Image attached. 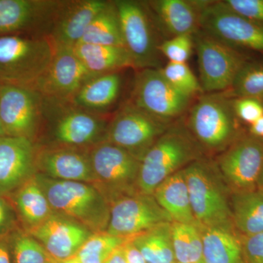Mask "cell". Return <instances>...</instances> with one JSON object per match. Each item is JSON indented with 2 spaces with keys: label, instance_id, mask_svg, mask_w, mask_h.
<instances>
[{
  "label": "cell",
  "instance_id": "cell-14",
  "mask_svg": "<svg viewBox=\"0 0 263 263\" xmlns=\"http://www.w3.org/2000/svg\"><path fill=\"white\" fill-rule=\"evenodd\" d=\"M42 105L43 96L35 89L0 84V119L7 136L34 142L42 124Z\"/></svg>",
  "mask_w": 263,
  "mask_h": 263
},
{
  "label": "cell",
  "instance_id": "cell-12",
  "mask_svg": "<svg viewBox=\"0 0 263 263\" xmlns=\"http://www.w3.org/2000/svg\"><path fill=\"white\" fill-rule=\"evenodd\" d=\"M199 24L202 32L232 47L263 53V24L235 13L222 1L200 2Z\"/></svg>",
  "mask_w": 263,
  "mask_h": 263
},
{
  "label": "cell",
  "instance_id": "cell-9",
  "mask_svg": "<svg viewBox=\"0 0 263 263\" xmlns=\"http://www.w3.org/2000/svg\"><path fill=\"white\" fill-rule=\"evenodd\" d=\"M198 58L202 91L216 93L231 89L235 77L247 62L235 48L204 32L193 35Z\"/></svg>",
  "mask_w": 263,
  "mask_h": 263
},
{
  "label": "cell",
  "instance_id": "cell-35",
  "mask_svg": "<svg viewBox=\"0 0 263 263\" xmlns=\"http://www.w3.org/2000/svg\"><path fill=\"white\" fill-rule=\"evenodd\" d=\"M160 70L166 80L183 94L193 98L194 95L203 92L187 64L169 62Z\"/></svg>",
  "mask_w": 263,
  "mask_h": 263
},
{
  "label": "cell",
  "instance_id": "cell-34",
  "mask_svg": "<svg viewBox=\"0 0 263 263\" xmlns=\"http://www.w3.org/2000/svg\"><path fill=\"white\" fill-rule=\"evenodd\" d=\"M238 98H253L263 102V62H246L232 85Z\"/></svg>",
  "mask_w": 263,
  "mask_h": 263
},
{
  "label": "cell",
  "instance_id": "cell-20",
  "mask_svg": "<svg viewBox=\"0 0 263 263\" xmlns=\"http://www.w3.org/2000/svg\"><path fill=\"white\" fill-rule=\"evenodd\" d=\"M108 0H62L50 37L56 46L74 47Z\"/></svg>",
  "mask_w": 263,
  "mask_h": 263
},
{
  "label": "cell",
  "instance_id": "cell-42",
  "mask_svg": "<svg viewBox=\"0 0 263 263\" xmlns=\"http://www.w3.org/2000/svg\"><path fill=\"white\" fill-rule=\"evenodd\" d=\"M0 263H12L8 241L3 238H0Z\"/></svg>",
  "mask_w": 263,
  "mask_h": 263
},
{
  "label": "cell",
  "instance_id": "cell-11",
  "mask_svg": "<svg viewBox=\"0 0 263 263\" xmlns=\"http://www.w3.org/2000/svg\"><path fill=\"white\" fill-rule=\"evenodd\" d=\"M170 125L129 102L109 122L103 141L127 150L141 160Z\"/></svg>",
  "mask_w": 263,
  "mask_h": 263
},
{
  "label": "cell",
  "instance_id": "cell-38",
  "mask_svg": "<svg viewBox=\"0 0 263 263\" xmlns=\"http://www.w3.org/2000/svg\"><path fill=\"white\" fill-rule=\"evenodd\" d=\"M223 3L235 13L263 24V0H226Z\"/></svg>",
  "mask_w": 263,
  "mask_h": 263
},
{
  "label": "cell",
  "instance_id": "cell-32",
  "mask_svg": "<svg viewBox=\"0 0 263 263\" xmlns=\"http://www.w3.org/2000/svg\"><path fill=\"white\" fill-rule=\"evenodd\" d=\"M12 263H54L38 240L25 230L18 228L6 238Z\"/></svg>",
  "mask_w": 263,
  "mask_h": 263
},
{
  "label": "cell",
  "instance_id": "cell-46",
  "mask_svg": "<svg viewBox=\"0 0 263 263\" xmlns=\"http://www.w3.org/2000/svg\"><path fill=\"white\" fill-rule=\"evenodd\" d=\"M257 190L263 193V170L261 173L260 176H259L258 182H257Z\"/></svg>",
  "mask_w": 263,
  "mask_h": 263
},
{
  "label": "cell",
  "instance_id": "cell-17",
  "mask_svg": "<svg viewBox=\"0 0 263 263\" xmlns=\"http://www.w3.org/2000/svg\"><path fill=\"white\" fill-rule=\"evenodd\" d=\"M94 77L76 55L73 47L56 46L51 65L34 89L45 98L71 100Z\"/></svg>",
  "mask_w": 263,
  "mask_h": 263
},
{
  "label": "cell",
  "instance_id": "cell-29",
  "mask_svg": "<svg viewBox=\"0 0 263 263\" xmlns=\"http://www.w3.org/2000/svg\"><path fill=\"white\" fill-rule=\"evenodd\" d=\"M147 263H174L172 222H166L128 238Z\"/></svg>",
  "mask_w": 263,
  "mask_h": 263
},
{
  "label": "cell",
  "instance_id": "cell-39",
  "mask_svg": "<svg viewBox=\"0 0 263 263\" xmlns=\"http://www.w3.org/2000/svg\"><path fill=\"white\" fill-rule=\"evenodd\" d=\"M18 217L13 203L0 196V238L6 239L15 230L18 229Z\"/></svg>",
  "mask_w": 263,
  "mask_h": 263
},
{
  "label": "cell",
  "instance_id": "cell-36",
  "mask_svg": "<svg viewBox=\"0 0 263 263\" xmlns=\"http://www.w3.org/2000/svg\"><path fill=\"white\" fill-rule=\"evenodd\" d=\"M194 44L193 35L175 36L159 45V51L169 62L186 63L191 56Z\"/></svg>",
  "mask_w": 263,
  "mask_h": 263
},
{
  "label": "cell",
  "instance_id": "cell-5",
  "mask_svg": "<svg viewBox=\"0 0 263 263\" xmlns=\"http://www.w3.org/2000/svg\"><path fill=\"white\" fill-rule=\"evenodd\" d=\"M183 172L197 226L235 228L226 187L212 164L198 159Z\"/></svg>",
  "mask_w": 263,
  "mask_h": 263
},
{
  "label": "cell",
  "instance_id": "cell-8",
  "mask_svg": "<svg viewBox=\"0 0 263 263\" xmlns=\"http://www.w3.org/2000/svg\"><path fill=\"white\" fill-rule=\"evenodd\" d=\"M191 97L174 87L160 69L140 70L135 76L130 103L152 117L171 124L189 108Z\"/></svg>",
  "mask_w": 263,
  "mask_h": 263
},
{
  "label": "cell",
  "instance_id": "cell-21",
  "mask_svg": "<svg viewBox=\"0 0 263 263\" xmlns=\"http://www.w3.org/2000/svg\"><path fill=\"white\" fill-rule=\"evenodd\" d=\"M37 148L36 164L39 174L53 179L79 181L95 186L96 178L87 153L75 148Z\"/></svg>",
  "mask_w": 263,
  "mask_h": 263
},
{
  "label": "cell",
  "instance_id": "cell-28",
  "mask_svg": "<svg viewBox=\"0 0 263 263\" xmlns=\"http://www.w3.org/2000/svg\"><path fill=\"white\" fill-rule=\"evenodd\" d=\"M232 217L235 230L241 235L263 233V193L258 190L233 193Z\"/></svg>",
  "mask_w": 263,
  "mask_h": 263
},
{
  "label": "cell",
  "instance_id": "cell-40",
  "mask_svg": "<svg viewBox=\"0 0 263 263\" xmlns=\"http://www.w3.org/2000/svg\"><path fill=\"white\" fill-rule=\"evenodd\" d=\"M240 235L245 263H263V233Z\"/></svg>",
  "mask_w": 263,
  "mask_h": 263
},
{
  "label": "cell",
  "instance_id": "cell-25",
  "mask_svg": "<svg viewBox=\"0 0 263 263\" xmlns=\"http://www.w3.org/2000/svg\"><path fill=\"white\" fill-rule=\"evenodd\" d=\"M11 195L12 203L26 231L39 226L54 213L36 180L35 175Z\"/></svg>",
  "mask_w": 263,
  "mask_h": 263
},
{
  "label": "cell",
  "instance_id": "cell-45",
  "mask_svg": "<svg viewBox=\"0 0 263 263\" xmlns=\"http://www.w3.org/2000/svg\"><path fill=\"white\" fill-rule=\"evenodd\" d=\"M54 263H81L80 261L79 260V259L77 257H71V258L65 259V260H56Z\"/></svg>",
  "mask_w": 263,
  "mask_h": 263
},
{
  "label": "cell",
  "instance_id": "cell-1",
  "mask_svg": "<svg viewBox=\"0 0 263 263\" xmlns=\"http://www.w3.org/2000/svg\"><path fill=\"white\" fill-rule=\"evenodd\" d=\"M35 178L55 214L79 223L93 233L106 231L110 202L96 186L53 179L39 173Z\"/></svg>",
  "mask_w": 263,
  "mask_h": 263
},
{
  "label": "cell",
  "instance_id": "cell-18",
  "mask_svg": "<svg viewBox=\"0 0 263 263\" xmlns=\"http://www.w3.org/2000/svg\"><path fill=\"white\" fill-rule=\"evenodd\" d=\"M37 151L27 138H0V196H10L37 174Z\"/></svg>",
  "mask_w": 263,
  "mask_h": 263
},
{
  "label": "cell",
  "instance_id": "cell-31",
  "mask_svg": "<svg viewBox=\"0 0 263 263\" xmlns=\"http://www.w3.org/2000/svg\"><path fill=\"white\" fill-rule=\"evenodd\" d=\"M172 242L176 263H203L201 233L197 224L173 221Z\"/></svg>",
  "mask_w": 263,
  "mask_h": 263
},
{
  "label": "cell",
  "instance_id": "cell-3",
  "mask_svg": "<svg viewBox=\"0 0 263 263\" xmlns=\"http://www.w3.org/2000/svg\"><path fill=\"white\" fill-rule=\"evenodd\" d=\"M56 45L49 36L0 37V84L34 89L51 65Z\"/></svg>",
  "mask_w": 263,
  "mask_h": 263
},
{
  "label": "cell",
  "instance_id": "cell-27",
  "mask_svg": "<svg viewBox=\"0 0 263 263\" xmlns=\"http://www.w3.org/2000/svg\"><path fill=\"white\" fill-rule=\"evenodd\" d=\"M73 48L86 68L95 76L133 67L129 53L122 46L79 43Z\"/></svg>",
  "mask_w": 263,
  "mask_h": 263
},
{
  "label": "cell",
  "instance_id": "cell-22",
  "mask_svg": "<svg viewBox=\"0 0 263 263\" xmlns=\"http://www.w3.org/2000/svg\"><path fill=\"white\" fill-rule=\"evenodd\" d=\"M156 19L171 35H193L200 28V3L183 0H155L146 3Z\"/></svg>",
  "mask_w": 263,
  "mask_h": 263
},
{
  "label": "cell",
  "instance_id": "cell-23",
  "mask_svg": "<svg viewBox=\"0 0 263 263\" xmlns=\"http://www.w3.org/2000/svg\"><path fill=\"white\" fill-rule=\"evenodd\" d=\"M122 86L119 72L95 76L79 89L71 101L84 110L105 114L119 98Z\"/></svg>",
  "mask_w": 263,
  "mask_h": 263
},
{
  "label": "cell",
  "instance_id": "cell-43",
  "mask_svg": "<svg viewBox=\"0 0 263 263\" xmlns=\"http://www.w3.org/2000/svg\"><path fill=\"white\" fill-rule=\"evenodd\" d=\"M105 263H128L127 259L124 257L121 247L116 249L109 256L108 258L105 261Z\"/></svg>",
  "mask_w": 263,
  "mask_h": 263
},
{
  "label": "cell",
  "instance_id": "cell-19",
  "mask_svg": "<svg viewBox=\"0 0 263 263\" xmlns=\"http://www.w3.org/2000/svg\"><path fill=\"white\" fill-rule=\"evenodd\" d=\"M27 232L58 261L75 257L93 234L79 223L55 213L39 226Z\"/></svg>",
  "mask_w": 263,
  "mask_h": 263
},
{
  "label": "cell",
  "instance_id": "cell-7",
  "mask_svg": "<svg viewBox=\"0 0 263 263\" xmlns=\"http://www.w3.org/2000/svg\"><path fill=\"white\" fill-rule=\"evenodd\" d=\"M88 155L96 178L95 186L110 203L117 197L136 193L140 159L105 141L94 145Z\"/></svg>",
  "mask_w": 263,
  "mask_h": 263
},
{
  "label": "cell",
  "instance_id": "cell-33",
  "mask_svg": "<svg viewBox=\"0 0 263 263\" xmlns=\"http://www.w3.org/2000/svg\"><path fill=\"white\" fill-rule=\"evenodd\" d=\"M127 240L107 232L93 233L79 249L76 257L81 263H105L112 252L122 247Z\"/></svg>",
  "mask_w": 263,
  "mask_h": 263
},
{
  "label": "cell",
  "instance_id": "cell-47",
  "mask_svg": "<svg viewBox=\"0 0 263 263\" xmlns=\"http://www.w3.org/2000/svg\"><path fill=\"white\" fill-rule=\"evenodd\" d=\"M6 136V133H5L4 128H3V124H2L1 119H0V138H3V137Z\"/></svg>",
  "mask_w": 263,
  "mask_h": 263
},
{
  "label": "cell",
  "instance_id": "cell-41",
  "mask_svg": "<svg viewBox=\"0 0 263 263\" xmlns=\"http://www.w3.org/2000/svg\"><path fill=\"white\" fill-rule=\"evenodd\" d=\"M121 248L128 263H147L138 249L129 239L123 243Z\"/></svg>",
  "mask_w": 263,
  "mask_h": 263
},
{
  "label": "cell",
  "instance_id": "cell-48",
  "mask_svg": "<svg viewBox=\"0 0 263 263\" xmlns=\"http://www.w3.org/2000/svg\"><path fill=\"white\" fill-rule=\"evenodd\" d=\"M174 263H176V262H174Z\"/></svg>",
  "mask_w": 263,
  "mask_h": 263
},
{
  "label": "cell",
  "instance_id": "cell-15",
  "mask_svg": "<svg viewBox=\"0 0 263 263\" xmlns=\"http://www.w3.org/2000/svg\"><path fill=\"white\" fill-rule=\"evenodd\" d=\"M62 0H0V37L51 34Z\"/></svg>",
  "mask_w": 263,
  "mask_h": 263
},
{
  "label": "cell",
  "instance_id": "cell-44",
  "mask_svg": "<svg viewBox=\"0 0 263 263\" xmlns=\"http://www.w3.org/2000/svg\"><path fill=\"white\" fill-rule=\"evenodd\" d=\"M250 133L252 136L263 139V117L250 125Z\"/></svg>",
  "mask_w": 263,
  "mask_h": 263
},
{
  "label": "cell",
  "instance_id": "cell-13",
  "mask_svg": "<svg viewBox=\"0 0 263 263\" xmlns=\"http://www.w3.org/2000/svg\"><path fill=\"white\" fill-rule=\"evenodd\" d=\"M172 219L153 195L136 192L117 197L110 203L109 234L128 239Z\"/></svg>",
  "mask_w": 263,
  "mask_h": 263
},
{
  "label": "cell",
  "instance_id": "cell-6",
  "mask_svg": "<svg viewBox=\"0 0 263 263\" xmlns=\"http://www.w3.org/2000/svg\"><path fill=\"white\" fill-rule=\"evenodd\" d=\"M237 118L233 101L221 93H212L202 96L191 108L188 127L197 143L221 150L235 141Z\"/></svg>",
  "mask_w": 263,
  "mask_h": 263
},
{
  "label": "cell",
  "instance_id": "cell-10",
  "mask_svg": "<svg viewBox=\"0 0 263 263\" xmlns=\"http://www.w3.org/2000/svg\"><path fill=\"white\" fill-rule=\"evenodd\" d=\"M124 48L133 68H157L159 45L156 40L152 18L146 3L134 0H116Z\"/></svg>",
  "mask_w": 263,
  "mask_h": 263
},
{
  "label": "cell",
  "instance_id": "cell-26",
  "mask_svg": "<svg viewBox=\"0 0 263 263\" xmlns=\"http://www.w3.org/2000/svg\"><path fill=\"white\" fill-rule=\"evenodd\" d=\"M152 195L173 221L197 224L192 211L183 169L164 180L156 188Z\"/></svg>",
  "mask_w": 263,
  "mask_h": 263
},
{
  "label": "cell",
  "instance_id": "cell-37",
  "mask_svg": "<svg viewBox=\"0 0 263 263\" xmlns=\"http://www.w3.org/2000/svg\"><path fill=\"white\" fill-rule=\"evenodd\" d=\"M233 103L236 117L250 125L263 117V103L258 100L238 98Z\"/></svg>",
  "mask_w": 263,
  "mask_h": 263
},
{
  "label": "cell",
  "instance_id": "cell-24",
  "mask_svg": "<svg viewBox=\"0 0 263 263\" xmlns=\"http://www.w3.org/2000/svg\"><path fill=\"white\" fill-rule=\"evenodd\" d=\"M198 227L203 263H245L240 235L235 228Z\"/></svg>",
  "mask_w": 263,
  "mask_h": 263
},
{
  "label": "cell",
  "instance_id": "cell-16",
  "mask_svg": "<svg viewBox=\"0 0 263 263\" xmlns=\"http://www.w3.org/2000/svg\"><path fill=\"white\" fill-rule=\"evenodd\" d=\"M218 165L233 193L257 190L263 170V139L251 135L235 140L220 156Z\"/></svg>",
  "mask_w": 263,
  "mask_h": 263
},
{
  "label": "cell",
  "instance_id": "cell-2",
  "mask_svg": "<svg viewBox=\"0 0 263 263\" xmlns=\"http://www.w3.org/2000/svg\"><path fill=\"white\" fill-rule=\"evenodd\" d=\"M198 159L199 143L187 127L179 123L170 125L141 160L138 192L153 195L164 180Z\"/></svg>",
  "mask_w": 263,
  "mask_h": 263
},
{
  "label": "cell",
  "instance_id": "cell-4",
  "mask_svg": "<svg viewBox=\"0 0 263 263\" xmlns=\"http://www.w3.org/2000/svg\"><path fill=\"white\" fill-rule=\"evenodd\" d=\"M42 115V124L49 126L54 148H76L103 141L110 122L105 114L79 108L71 100L45 97Z\"/></svg>",
  "mask_w": 263,
  "mask_h": 263
},
{
  "label": "cell",
  "instance_id": "cell-30",
  "mask_svg": "<svg viewBox=\"0 0 263 263\" xmlns=\"http://www.w3.org/2000/svg\"><path fill=\"white\" fill-rule=\"evenodd\" d=\"M79 43L124 47L115 2L109 1L107 6L95 17Z\"/></svg>",
  "mask_w": 263,
  "mask_h": 263
}]
</instances>
